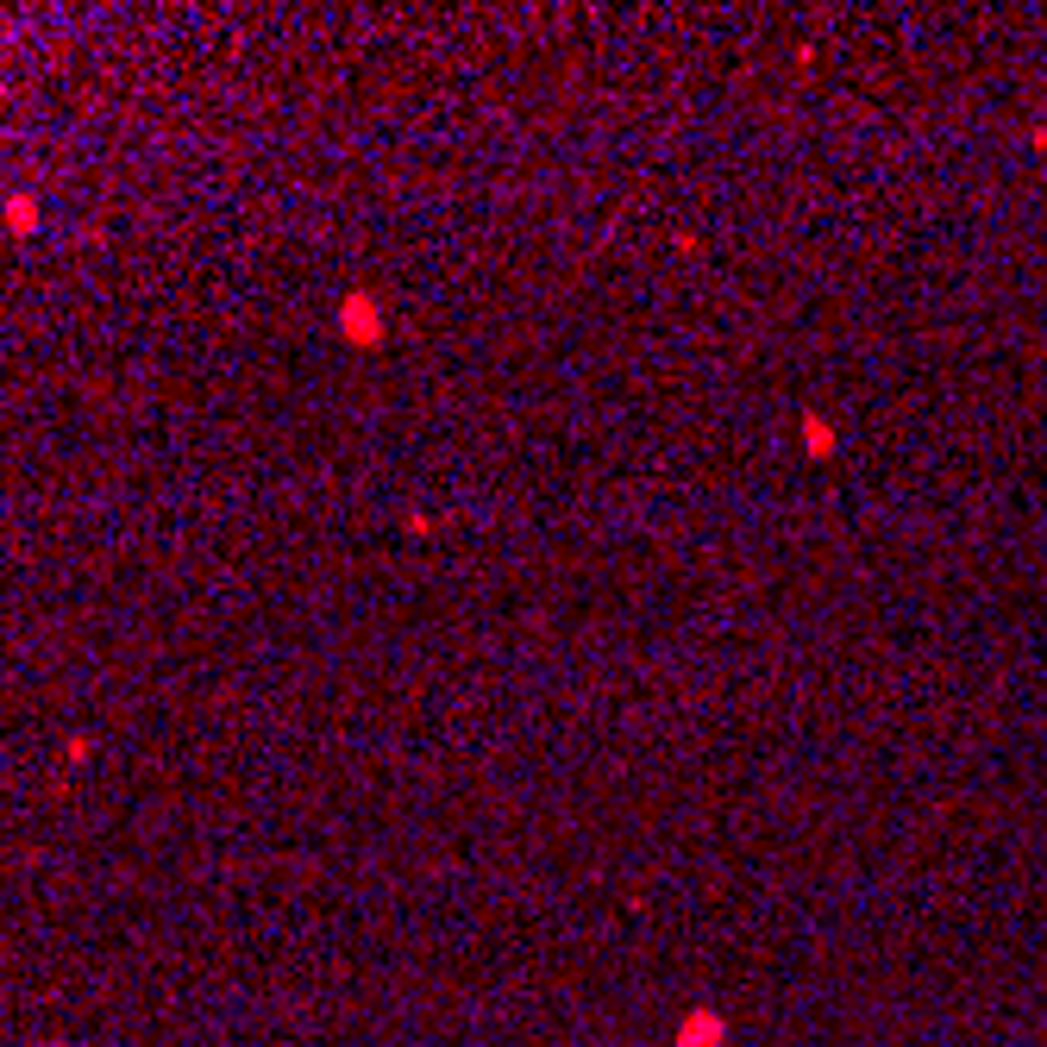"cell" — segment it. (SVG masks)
I'll use <instances>...</instances> for the list:
<instances>
[{
	"mask_svg": "<svg viewBox=\"0 0 1047 1047\" xmlns=\"http://www.w3.org/2000/svg\"><path fill=\"white\" fill-rule=\"evenodd\" d=\"M339 327L352 333V339H377V314H370V301H364V295H352V301L339 308Z\"/></svg>",
	"mask_w": 1047,
	"mask_h": 1047,
	"instance_id": "obj_1",
	"label": "cell"
},
{
	"mask_svg": "<svg viewBox=\"0 0 1047 1047\" xmlns=\"http://www.w3.org/2000/svg\"><path fill=\"white\" fill-rule=\"evenodd\" d=\"M32 220H38V207H32L26 195H19V201H7V226H13V232H32Z\"/></svg>",
	"mask_w": 1047,
	"mask_h": 1047,
	"instance_id": "obj_2",
	"label": "cell"
}]
</instances>
